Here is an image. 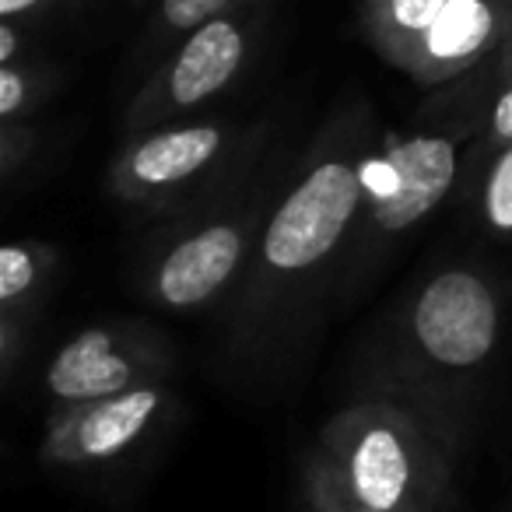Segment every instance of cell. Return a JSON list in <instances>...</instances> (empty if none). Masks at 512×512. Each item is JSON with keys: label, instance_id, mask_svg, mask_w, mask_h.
<instances>
[{"label": "cell", "instance_id": "cell-17", "mask_svg": "<svg viewBox=\"0 0 512 512\" xmlns=\"http://www.w3.org/2000/svg\"><path fill=\"white\" fill-rule=\"evenodd\" d=\"M242 0H162L158 4V32L169 39L190 36L200 25L228 15L239 8Z\"/></svg>", "mask_w": 512, "mask_h": 512}, {"label": "cell", "instance_id": "cell-18", "mask_svg": "<svg viewBox=\"0 0 512 512\" xmlns=\"http://www.w3.org/2000/svg\"><path fill=\"white\" fill-rule=\"evenodd\" d=\"M36 148H39V134L29 120L0 123V179L15 183L25 165H29V158L36 155Z\"/></svg>", "mask_w": 512, "mask_h": 512}, {"label": "cell", "instance_id": "cell-2", "mask_svg": "<svg viewBox=\"0 0 512 512\" xmlns=\"http://www.w3.org/2000/svg\"><path fill=\"white\" fill-rule=\"evenodd\" d=\"M505 334V292L484 267L446 264L400 299L365 348L358 397L418 414L463 449Z\"/></svg>", "mask_w": 512, "mask_h": 512}, {"label": "cell", "instance_id": "cell-1", "mask_svg": "<svg viewBox=\"0 0 512 512\" xmlns=\"http://www.w3.org/2000/svg\"><path fill=\"white\" fill-rule=\"evenodd\" d=\"M372 148L362 113L334 116L274 197L253 260L225 299V355L246 376L278 372L337 302Z\"/></svg>", "mask_w": 512, "mask_h": 512}, {"label": "cell", "instance_id": "cell-13", "mask_svg": "<svg viewBox=\"0 0 512 512\" xmlns=\"http://www.w3.org/2000/svg\"><path fill=\"white\" fill-rule=\"evenodd\" d=\"M512 144V39L498 50L495 64H491V106H488V123H484L481 137L470 144L467 158H463L460 183L467 186L477 176L484 162L495 155L498 148Z\"/></svg>", "mask_w": 512, "mask_h": 512}, {"label": "cell", "instance_id": "cell-15", "mask_svg": "<svg viewBox=\"0 0 512 512\" xmlns=\"http://www.w3.org/2000/svg\"><path fill=\"white\" fill-rule=\"evenodd\" d=\"M299 495L316 512H379L348 488L320 442L299 456Z\"/></svg>", "mask_w": 512, "mask_h": 512}, {"label": "cell", "instance_id": "cell-8", "mask_svg": "<svg viewBox=\"0 0 512 512\" xmlns=\"http://www.w3.org/2000/svg\"><path fill=\"white\" fill-rule=\"evenodd\" d=\"M249 50H253V25L242 4L183 36L172 57L158 64V71L144 81L141 92L127 106V116H123L127 134L179 123L204 109L246 71Z\"/></svg>", "mask_w": 512, "mask_h": 512}, {"label": "cell", "instance_id": "cell-16", "mask_svg": "<svg viewBox=\"0 0 512 512\" xmlns=\"http://www.w3.org/2000/svg\"><path fill=\"white\" fill-rule=\"evenodd\" d=\"M53 78L29 57L15 64H0V123H22L50 95Z\"/></svg>", "mask_w": 512, "mask_h": 512}, {"label": "cell", "instance_id": "cell-9", "mask_svg": "<svg viewBox=\"0 0 512 512\" xmlns=\"http://www.w3.org/2000/svg\"><path fill=\"white\" fill-rule=\"evenodd\" d=\"M176 397L169 383L141 386L120 397L74 404L64 411L46 414L43 456L46 467L64 470H95L130 456L172 411Z\"/></svg>", "mask_w": 512, "mask_h": 512}, {"label": "cell", "instance_id": "cell-12", "mask_svg": "<svg viewBox=\"0 0 512 512\" xmlns=\"http://www.w3.org/2000/svg\"><path fill=\"white\" fill-rule=\"evenodd\" d=\"M446 0H362V32L390 67L404 71L414 43Z\"/></svg>", "mask_w": 512, "mask_h": 512}, {"label": "cell", "instance_id": "cell-20", "mask_svg": "<svg viewBox=\"0 0 512 512\" xmlns=\"http://www.w3.org/2000/svg\"><path fill=\"white\" fill-rule=\"evenodd\" d=\"M53 0H0V22H29V18L43 15Z\"/></svg>", "mask_w": 512, "mask_h": 512}, {"label": "cell", "instance_id": "cell-21", "mask_svg": "<svg viewBox=\"0 0 512 512\" xmlns=\"http://www.w3.org/2000/svg\"><path fill=\"white\" fill-rule=\"evenodd\" d=\"M302 512H316V509H313V505H306V502H302Z\"/></svg>", "mask_w": 512, "mask_h": 512}, {"label": "cell", "instance_id": "cell-5", "mask_svg": "<svg viewBox=\"0 0 512 512\" xmlns=\"http://www.w3.org/2000/svg\"><path fill=\"white\" fill-rule=\"evenodd\" d=\"M274 197L264 186L221 190L179 214L176 228L141 256L137 295L165 313H197L228 299L253 260Z\"/></svg>", "mask_w": 512, "mask_h": 512}, {"label": "cell", "instance_id": "cell-10", "mask_svg": "<svg viewBox=\"0 0 512 512\" xmlns=\"http://www.w3.org/2000/svg\"><path fill=\"white\" fill-rule=\"evenodd\" d=\"M512 39V0H446L414 43L404 74L418 88H442L498 57Z\"/></svg>", "mask_w": 512, "mask_h": 512}, {"label": "cell", "instance_id": "cell-4", "mask_svg": "<svg viewBox=\"0 0 512 512\" xmlns=\"http://www.w3.org/2000/svg\"><path fill=\"white\" fill-rule=\"evenodd\" d=\"M316 442L372 509L442 512L449 502L460 449L390 400L355 397L330 414Z\"/></svg>", "mask_w": 512, "mask_h": 512}, {"label": "cell", "instance_id": "cell-3", "mask_svg": "<svg viewBox=\"0 0 512 512\" xmlns=\"http://www.w3.org/2000/svg\"><path fill=\"white\" fill-rule=\"evenodd\" d=\"M491 106V71L421 120L376 141L365 165V204L344 256L337 299L355 302L362 288L390 264L393 249L460 186L463 158L481 137Z\"/></svg>", "mask_w": 512, "mask_h": 512}, {"label": "cell", "instance_id": "cell-14", "mask_svg": "<svg viewBox=\"0 0 512 512\" xmlns=\"http://www.w3.org/2000/svg\"><path fill=\"white\" fill-rule=\"evenodd\" d=\"M467 197L495 239H512V144L498 148L477 169V176L467 183Z\"/></svg>", "mask_w": 512, "mask_h": 512}, {"label": "cell", "instance_id": "cell-11", "mask_svg": "<svg viewBox=\"0 0 512 512\" xmlns=\"http://www.w3.org/2000/svg\"><path fill=\"white\" fill-rule=\"evenodd\" d=\"M60 253L46 239H11L0 249V323L32 334L43 302L50 299L60 274Z\"/></svg>", "mask_w": 512, "mask_h": 512}, {"label": "cell", "instance_id": "cell-7", "mask_svg": "<svg viewBox=\"0 0 512 512\" xmlns=\"http://www.w3.org/2000/svg\"><path fill=\"white\" fill-rule=\"evenodd\" d=\"M176 351L162 330L137 320H109L85 327L46 365L50 411L120 397L141 386L169 383Z\"/></svg>", "mask_w": 512, "mask_h": 512}, {"label": "cell", "instance_id": "cell-6", "mask_svg": "<svg viewBox=\"0 0 512 512\" xmlns=\"http://www.w3.org/2000/svg\"><path fill=\"white\" fill-rule=\"evenodd\" d=\"M235 134L221 120H179L130 134L106 169V193L141 218H179L225 190Z\"/></svg>", "mask_w": 512, "mask_h": 512}, {"label": "cell", "instance_id": "cell-19", "mask_svg": "<svg viewBox=\"0 0 512 512\" xmlns=\"http://www.w3.org/2000/svg\"><path fill=\"white\" fill-rule=\"evenodd\" d=\"M29 53L18 22H0V64H15Z\"/></svg>", "mask_w": 512, "mask_h": 512}]
</instances>
